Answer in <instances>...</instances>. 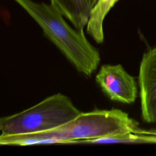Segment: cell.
Wrapping results in <instances>:
<instances>
[{
    "instance_id": "obj_7",
    "label": "cell",
    "mask_w": 156,
    "mask_h": 156,
    "mask_svg": "<svg viewBox=\"0 0 156 156\" xmlns=\"http://www.w3.org/2000/svg\"><path fill=\"white\" fill-rule=\"evenodd\" d=\"M118 0H99L93 9L87 25V32L94 40L100 44L104 40L103 23L104 20Z\"/></svg>"
},
{
    "instance_id": "obj_3",
    "label": "cell",
    "mask_w": 156,
    "mask_h": 156,
    "mask_svg": "<svg viewBox=\"0 0 156 156\" xmlns=\"http://www.w3.org/2000/svg\"><path fill=\"white\" fill-rule=\"evenodd\" d=\"M81 112L66 96L58 93L21 112L0 119L1 135L38 133L60 127Z\"/></svg>"
},
{
    "instance_id": "obj_5",
    "label": "cell",
    "mask_w": 156,
    "mask_h": 156,
    "mask_svg": "<svg viewBox=\"0 0 156 156\" xmlns=\"http://www.w3.org/2000/svg\"><path fill=\"white\" fill-rule=\"evenodd\" d=\"M138 85L142 118L146 122L156 124V46L143 55Z\"/></svg>"
},
{
    "instance_id": "obj_6",
    "label": "cell",
    "mask_w": 156,
    "mask_h": 156,
    "mask_svg": "<svg viewBox=\"0 0 156 156\" xmlns=\"http://www.w3.org/2000/svg\"><path fill=\"white\" fill-rule=\"evenodd\" d=\"M99 0H50L79 30H83Z\"/></svg>"
},
{
    "instance_id": "obj_4",
    "label": "cell",
    "mask_w": 156,
    "mask_h": 156,
    "mask_svg": "<svg viewBox=\"0 0 156 156\" xmlns=\"http://www.w3.org/2000/svg\"><path fill=\"white\" fill-rule=\"evenodd\" d=\"M95 79L102 91L112 101L131 104L137 97L138 88L135 78L120 64L103 65Z\"/></svg>"
},
{
    "instance_id": "obj_1",
    "label": "cell",
    "mask_w": 156,
    "mask_h": 156,
    "mask_svg": "<svg viewBox=\"0 0 156 156\" xmlns=\"http://www.w3.org/2000/svg\"><path fill=\"white\" fill-rule=\"evenodd\" d=\"M147 133L138 127L136 121L119 109H96L81 112L71 121L45 132L0 136V144L29 146L40 144H60L77 140H91L124 135Z\"/></svg>"
},
{
    "instance_id": "obj_2",
    "label": "cell",
    "mask_w": 156,
    "mask_h": 156,
    "mask_svg": "<svg viewBox=\"0 0 156 156\" xmlns=\"http://www.w3.org/2000/svg\"><path fill=\"white\" fill-rule=\"evenodd\" d=\"M40 26L44 34L60 50L77 71L90 76L100 60L98 50L87 39L83 30L74 29L51 2L14 0Z\"/></svg>"
}]
</instances>
